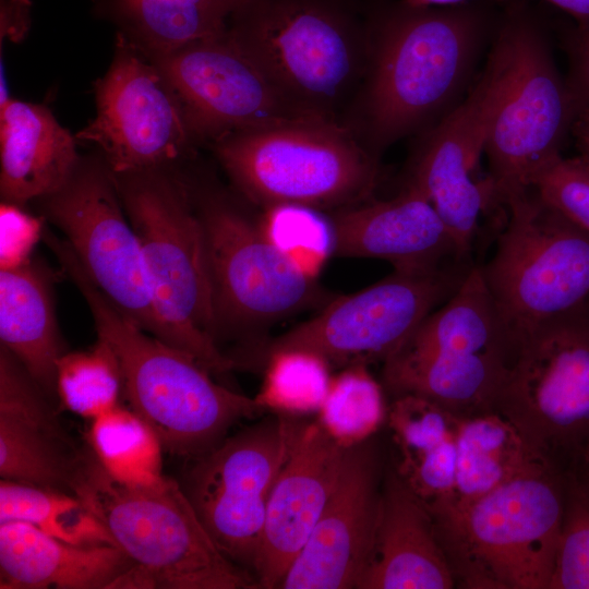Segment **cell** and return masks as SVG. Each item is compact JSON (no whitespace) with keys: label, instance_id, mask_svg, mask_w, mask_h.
<instances>
[{"label":"cell","instance_id":"1","mask_svg":"<svg viewBox=\"0 0 589 589\" xmlns=\"http://www.w3.org/2000/svg\"><path fill=\"white\" fill-rule=\"evenodd\" d=\"M366 72L345 127L374 157L422 134L459 103L485 33V13L469 3L412 7L371 0Z\"/></svg>","mask_w":589,"mask_h":589},{"label":"cell","instance_id":"2","mask_svg":"<svg viewBox=\"0 0 589 589\" xmlns=\"http://www.w3.org/2000/svg\"><path fill=\"white\" fill-rule=\"evenodd\" d=\"M47 243L85 299L98 339L115 353L131 410L156 433L164 452L196 458L223 442L238 421L264 412L254 398L216 383L195 357L145 332L116 308L65 240L51 236Z\"/></svg>","mask_w":589,"mask_h":589},{"label":"cell","instance_id":"3","mask_svg":"<svg viewBox=\"0 0 589 589\" xmlns=\"http://www.w3.org/2000/svg\"><path fill=\"white\" fill-rule=\"evenodd\" d=\"M371 0H240L235 44L304 116L345 127L371 48Z\"/></svg>","mask_w":589,"mask_h":589},{"label":"cell","instance_id":"4","mask_svg":"<svg viewBox=\"0 0 589 589\" xmlns=\"http://www.w3.org/2000/svg\"><path fill=\"white\" fill-rule=\"evenodd\" d=\"M73 494L133 562L127 588H259L250 572L217 548L176 480L164 476L151 485L121 483L89 448Z\"/></svg>","mask_w":589,"mask_h":589},{"label":"cell","instance_id":"5","mask_svg":"<svg viewBox=\"0 0 589 589\" xmlns=\"http://www.w3.org/2000/svg\"><path fill=\"white\" fill-rule=\"evenodd\" d=\"M112 176L140 240L166 342L225 374L235 362L218 345L204 227L185 187L161 169Z\"/></svg>","mask_w":589,"mask_h":589},{"label":"cell","instance_id":"6","mask_svg":"<svg viewBox=\"0 0 589 589\" xmlns=\"http://www.w3.org/2000/svg\"><path fill=\"white\" fill-rule=\"evenodd\" d=\"M518 347L480 266L384 361L394 397L417 395L464 418L493 410Z\"/></svg>","mask_w":589,"mask_h":589},{"label":"cell","instance_id":"7","mask_svg":"<svg viewBox=\"0 0 589 589\" xmlns=\"http://www.w3.org/2000/svg\"><path fill=\"white\" fill-rule=\"evenodd\" d=\"M212 144L233 184L262 209L293 204L335 211L366 201L378 181V159L341 125L291 122Z\"/></svg>","mask_w":589,"mask_h":589},{"label":"cell","instance_id":"8","mask_svg":"<svg viewBox=\"0 0 589 589\" xmlns=\"http://www.w3.org/2000/svg\"><path fill=\"white\" fill-rule=\"evenodd\" d=\"M490 53L500 83L484 153L494 201L502 205L561 156L578 109L540 26L522 10L506 13Z\"/></svg>","mask_w":589,"mask_h":589},{"label":"cell","instance_id":"9","mask_svg":"<svg viewBox=\"0 0 589 589\" xmlns=\"http://www.w3.org/2000/svg\"><path fill=\"white\" fill-rule=\"evenodd\" d=\"M493 410L556 470L589 466V300L518 336Z\"/></svg>","mask_w":589,"mask_h":589},{"label":"cell","instance_id":"10","mask_svg":"<svg viewBox=\"0 0 589 589\" xmlns=\"http://www.w3.org/2000/svg\"><path fill=\"white\" fill-rule=\"evenodd\" d=\"M567 477L557 470L514 479L476 501L432 516L471 587L549 589Z\"/></svg>","mask_w":589,"mask_h":589},{"label":"cell","instance_id":"11","mask_svg":"<svg viewBox=\"0 0 589 589\" xmlns=\"http://www.w3.org/2000/svg\"><path fill=\"white\" fill-rule=\"evenodd\" d=\"M507 221L480 266L505 323L517 336L589 300V233L531 189L507 194Z\"/></svg>","mask_w":589,"mask_h":589},{"label":"cell","instance_id":"12","mask_svg":"<svg viewBox=\"0 0 589 589\" xmlns=\"http://www.w3.org/2000/svg\"><path fill=\"white\" fill-rule=\"evenodd\" d=\"M454 262L430 271H394L352 294L336 298L254 352L256 363L277 351L305 350L329 365L369 364L389 358L421 322L444 303L470 271Z\"/></svg>","mask_w":589,"mask_h":589},{"label":"cell","instance_id":"13","mask_svg":"<svg viewBox=\"0 0 589 589\" xmlns=\"http://www.w3.org/2000/svg\"><path fill=\"white\" fill-rule=\"evenodd\" d=\"M205 232L219 337L254 330L321 302L316 277L265 235L260 221L221 196L204 197Z\"/></svg>","mask_w":589,"mask_h":589},{"label":"cell","instance_id":"14","mask_svg":"<svg viewBox=\"0 0 589 589\" xmlns=\"http://www.w3.org/2000/svg\"><path fill=\"white\" fill-rule=\"evenodd\" d=\"M299 422L277 414L193 458L183 490L217 548L252 572L272 488Z\"/></svg>","mask_w":589,"mask_h":589},{"label":"cell","instance_id":"15","mask_svg":"<svg viewBox=\"0 0 589 589\" xmlns=\"http://www.w3.org/2000/svg\"><path fill=\"white\" fill-rule=\"evenodd\" d=\"M44 208L86 276L141 328L166 342L140 240L123 213L111 171L79 165Z\"/></svg>","mask_w":589,"mask_h":589},{"label":"cell","instance_id":"16","mask_svg":"<svg viewBox=\"0 0 589 589\" xmlns=\"http://www.w3.org/2000/svg\"><path fill=\"white\" fill-rule=\"evenodd\" d=\"M95 99L96 116L76 137L98 145L113 175L163 169L196 141L166 75L122 34Z\"/></svg>","mask_w":589,"mask_h":589},{"label":"cell","instance_id":"17","mask_svg":"<svg viewBox=\"0 0 589 589\" xmlns=\"http://www.w3.org/2000/svg\"><path fill=\"white\" fill-rule=\"evenodd\" d=\"M147 56L177 92L196 141L213 143L239 131L317 121L279 94L228 29L217 37Z\"/></svg>","mask_w":589,"mask_h":589},{"label":"cell","instance_id":"18","mask_svg":"<svg viewBox=\"0 0 589 589\" xmlns=\"http://www.w3.org/2000/svg\"><path fill=\"white\" fill-rule=\"evenodd\" d=\"M498 83L496 62L489 55L479 80L461 103L420 134L408 167L405 187L430 201L461 261L471 252L482 213L495 203L490 179L476 181L473 172L484 153Z\"/></svg>","mask_w":589,"mask_h":589},{"label":"cell","instance_id":"19","mask_svg":"<svg viewBox=\"0 0 589 589\" xmlns=\"http://www.w3.org/2000/svg\"><path fill=\"white\" fill-rule=\"evenodd\" d=\"M378 461L369 441L347 448L335 490L281 589L356 588L377 525Z\"/></svg>","mask_w":589,"mask_h":589},{"label":"cell","instance_id":"20","mask_svg":"<svg viewBox=\"0 0 589 589\" xmlns=\"http://www.w3.org/2000/svg\"><path fill=\"white\" fill-rule=\"evenodd\" d=\"M346 450L317 420L299 422L267 502L253 567L259 588H279L335 490Z\"/></svg>","mask_w":589,"mask_h":589},{"label":"cell","instance_id":"21","mask_svg":"<svg viewBox=\"0 0 589 589\" xmlns=\"http://www.w3.org/2000/svg\"><path fill=\"white\" fill-rule=\"evenodd\" d=\"M52 405L16 358L0 346L1 480L73 494L89 448L75 444Z\"/></svg>","mask_w":589,"mask_h":589},{"label":"cell","instance_id":"22","mask_svg":"<svg viewBox=\"0 0 589 589\" xmlns=\"http://www.w3.org/2000/svg\"><path fill=\"white\" fill-rule=\"evenodd\" d=\"M333 256L378 259L396 271H430L465 262L433 205L405 187L395 197L333 211Z\"/></svg>","mask_w":589,"mask_h":589},{"label":"cell","instance_id":"23","mask_svg":"<svg viewBox=\"0 0 589 589\" xmlns=\"http://www.w3.org/2000/svg\"><path fill=\"white\" fill-rule=\"evenodd\" d=\"M450 562L431 513L396 474L381 495L372 549L357 589H449Z\"/></svg>","mask_w":589,"mask_h":589},{"label":"cell","instance_id":"24","mask_svg":"<svg viewBox=\"0 0 589 589\" xmlns=\"http://www.w3.org/2000/svg\"><path fill=\"white\" fill-rule=\"evenodd\" d=\"M133 567L115 545H75L28 524H0L1 589H120Z\"/></svg>","mask_w":589,"mask_h":589},{"label":"cell","instance_id":"25","mask_svg":"<svg viewBox=\"0 0 589 589\" xmlns=\"http://www.w3.org/2000/svg\"><path fill=\"white\" fill-rule=\"evenodd\" d=\"M0 191L22 206L60 190L80 161L74 137L44 106L16 99L0 105Z\"/></svg>","mask_w":589,"mask_h":589},{"label":"cell","instance_id":"26","mask_svg":"<svg viewBox=\"0 0 589 589\" xmlns=\"http://www.w3.org/2000/svg\"><path fill=\"white\" fill-rule=\"evenodd\" d=\"M50 275L32 259L0 269V341L53 402L57 363L64 353L55 316Z\"/></svg>","mask_w":589,"mask_h":589},{"label":"cell","instance_id":"27","mask_svg":"<svg viewBox=\"0 0 589 589\" xmlns=\"http://www.w3.org/2000/svg\"><path fill=\"white\" fill-rule=\"evenodd\" d=\"M460 417L417 395L395 397L388 411L398 454L397 476L428 509L452 495Z\"/></svg>","mask_w":589,"mask_h":589},{"label":"cell","instance_id":"28","mask_svg":"<svg viewBox=\"0 0 589 589\" xmlns=\"http://www.w3.org/2000/svg\"><path fill=\"white\" fill-rule=\"evenodd\" d=\"M548 470L556 469L500 413L464 417L458 428L453 493L429 512L434 516L460 508L514 479Z\"/></svg>","mask_w":589,"mask_h":589},{"label":"cell","instance_id":"29","mask_svg":"<svg viewBox=\"0 0 589 589\" xmlns=\"http://www.w3.org/2000/svg\"><path fill=\"white\" fill-rule=\"evenodd\" d=\"M240 0H110L118 21L146 55L224 35Z\"/></svg>","mask_w":589,"mask_h":589},{"label":"cell","instance_id":"30","mask_svg":"<svg viewBox=\"0 0 589 589\" xmlns=\"http://www.w3.org/2000/svg\"><path fill=\"white\" fill-rule=\"evenodd\" d=\"M9 521L32 525L75 545L118 546L101 520L76 495L1 480L0 524Z\"/></svg>","mask_w":589,"mask_h":589},{"label":"cell","instance_id":"31","mask_svg":"<svg viewBox=\"0 0 589 589\" xmlns=\"http://www.w3.org/2000/svg\"><path fill=\"white\" fill-rule=\"evenodd\" d=\"M87 440L104 470L121 483L151 485L164 477L161 443L131 409L119 405L92 420Z\"/></svg>","mask_w":589,"mask_h":589},{"label":"cell","instance_id":"32","mask_svg":"<svg viewBox=\"0 0 589 589\" xmlns=\"http://www.w3.org/2000/svg\"><path fill=\"white\" fill-rule=\"evenodd\" d=\"M317 421L345 448L369 441L386 416L381 384L368 364L346 366L332 376Z\"/></svg>","mask_w":589,"mask_h":589},{"label":"cell","instance_id":"33","mask_svg":"<svg viewBox=\"0 0 589 589\" xmlns=\"http://www.w3.org/2000/svg\"><path fill=\"white\" fill-rule=\"evenodd\" d=\"M57 394L65 409L89 420L118 407L122 377L110 347L98 339L89 350L64 352L57 363Z\"/></svg>","mask_w":589,"mask_h":589},{"label":"cell","instance_id":"34","mask_svg":"<svg viewBox=\"0 0 589 589\" xmlns=\"http://www.w3.org/2000/svg\"><path fill=\"white\" fill-rule=\"evenodd\" d=\"M260 393L254 398L264 411L289 417L317 412L327 393L330 365L305 350L269 354Z\"/></svg>","mask_w":589,"mask_h":589},{"label":"cell","instance_id":"35","mask_svg":"<svg viewBox=\"0 0 589 589\" xmlns=\"http://www.w3.org/2000/svg\"><path fill=\"white\" fill-rule=\"evenodd\" d=\"M259 221L269 240L311 276L316 277L333 255L332 224L322 211L293 204L276 205L263 209Z\"/></svg>","mask_w":589,"mask_h":589},{"label":"cell","instance_id":"36","mask_svg":"<svg viewBox=\"0 0 589 589\" xmlns=\"http://www.w3.org/2000/svg\"><path fill=\"white\" fill-rule=\"evenodd\" d=\"M549 589H589V497L572 476Z\"/></svg>","mask_w":589,"mask_h":589},{"label":"cell","instance_id":"37","mask_svg":"<svg viewBox=\"0 0 589 589\" xmlns=\"http://www.w3.org/2000/svg\"><path fill=\"white\" fill-rule=\"evenodd\" d=\"M530 189L589 233V159L586 156H558L534 176Z\"/></svg>","mask_w":589,"mask_h":589},{"label":"cell","instance_id":"38","mask_svg":"<svg viewBox=\"0 0 589 589\" xmlns=\"http://www.w3.org/2000/svg\"><path fill=\"white\" fill-rule=\"evenodd\" d=\"M43 221L24 212L20 205L3 202L0 208V267L12 268L31 260Z\"/></svg>","mask_w":589,"mask_h":589},{"label":"cell","instance_id":"39","mask_svg":"<svg viewBox=\"0 0 589 589\" xmlns=\"http://www.w3.org/2000/svg\"><path fill=\"white\" fill-rule=\"evenodd\" d=\"M568 56L566 84L578 111L589 112V22L578 24L568 41Z\"/></svg>","mask_w":589,"mask_h":589},{"label":"cell","instance_id":"40","mask_svg":"<svg viewBox=\"0 0 589 589\" xmlns=\"http://www.w3.org/2000/svg\"><path fill=\"white\" fill-rule=\"evenodd\" d=\"M29 0H1V38H20L29 23Z\"/></svg>","mask_w":589,"mask_h":589},{"label":"cell","instance_id":"41","mask_svg":"<svg viewBox=\"0 0 589 589\" xmlns=\"http://www.w3.org/2000/svg\"><path fill=\"white\" fill-rule=\"evenodd\" d=\"M570 134L581 153L589 159V112L578 111Z\"/></svg>","mask_w":589,"mask_h":589},{"label":"cell","instance_id":"42","mask_svg":"<svg viewBox=\"0 0 589 589\" xmlns=\"http://www.w3.org/2000/svg\"><path fill=\"white\" fill-rule=\"evenodd\" d=\"M577 20L578 24L589 22V0H545Z\"/></svg>","mask_w":589,"mask_h":589},{"label":"cell","instance_id":"43","mask_svg":"<svg viewBox=\"0 0 589 589\" xmlns=\"http://www.w3.org/2000/svg\"><path fill=\"white\" fill-rule=\"evenodd\" d=\"M412 7H452L469 3L473 0H402Z\"/></svg>","mask_w":589,"mask_h":589},{"label":"cell","instance_id":"44","mask_svg":"<svg viewBox=\"0 0 589 589\" xmlns=\"http://www.w3.org/2000/svg\"><path fill=\"white\" fill-rule=\"evenodd\" d=\"M573 477L578 480V482L589 497V466H587L581 472Z\"/></svg>","mask_w":589,"mask_h":589}]
</instances>
